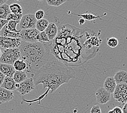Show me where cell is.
<instances>
[{
    "label": "cell",
    "mask_w": 127,
    "mask_h": 113,
    "mask_svg": "<svg viewBox=\"0 0 127 113\" xmlns=\"http://www.w3.org/2000/svg\"><path fill=\"white\" fill-rule=\"evenodd\" d=\"M95 34L87 28L80 29L69 24L60 26L56 38L49 45L51 54L67 66L82 65L97 53V49L89 50L84 46L86 40Z\"/></svg>",
    "instance_id": "1"
},
{
    "label": "cell",
    "mask_w": 127,
    "mask_h": 113,
    "mask_svg": "<svg viewBox=\"0 0 127 113\" xmlns=\"http://www.w3.org/2000/svg\"><path fill=\"white\" fill-rule=\"evenodd\" d=\"M75 74L72 68L58 60H48L32 77L35 86L41 84L43 88H47L46 92L38 100L40 101L46 96L49 91L53 93L64 84L68 83L71 79H75Z\"/></svg>",
    "instance_id": "2"
},
{
    "label": "cell",
    "mask_w": 127,
    "mask_h": 113,
    "mask_svg": "<svg viewBox=\"0 0 127 113\" xmlns=\"http://www.w3.org/2000/svg\"><path fill=\"white\" fill-rule=\"evenodd\" d=\"M50 42L30 43L22 41L19 47L21 59L24 60L27 64L25 72L31 74L32 77L49 60L51 54L49 48Z\"/></svg>",
    "instance_id": "3"
},
{
    "label": "cell",
    "mask_w": 127,
    "mask_h": 113,
    "mask_svg": "<svg viewBox=\"0 0 127 113\" xmlns=\"http://www.w3.org/2000/svg\"><path fill=\"white\" fill-rule=\"evenodd\" d=\"M21 58L19 48L4 50L0 57V63L13 65L17 60Z\"/></svg>",
    "instance_id": "4"
},
{
    "label": "cell",
    "mask_w": 127,
    "mask_h": 113,
    "mask_svg": "<svg viewBox=\"0 0 127 113\" xmlns=\"http://www.w3.org/2000/svg\"><path fill=\"white\" fill-rule=\"evenodd\" d=\"M113 96L115 101L120 104H125L127 102V84H117Z\"/></svg>",
    "instance_id": "5"
},
{
    "label": "cell",
    "mask_w": 127,
    "mask_h": 113,
    "mask_svg": "<svg viewBox=\"0 0 127 113\" xmlns=\"http://www.w3.org/2000/svg\"><path fill=\"white\" fill-rule=\"evenodd\" d=\"M36 21L37 20L34 14H28L23 15L19 24L20 30L22 31L29 29H35Z\"/></svg>",
    "instance_id": "6"
},
{
    "label": "cell",
    "mask_w": 127,
    "mask_h": 113,
    "mask_svg": "<svg viewBox=\"0 0 127 113\" xmlns=\"http://www.w3.org/2000/svg\"><path fill=\"white\" fill-rule=\"evenodd\" d=\"M22 40L20 38H9L0 36V47L4 50L20 47Z\"/></svg>",
    "instance_id": "7"
},
{
    "label": "cell",
    "mask_w": 127,
    "mask_h": 113,
    "mask_svg": "<svg viewBox=\"0 0 127 113\" xmlns=\"http://www.w3.org/2000/svg\"><path fill=\"white\" fill-rule=\"evenodd\" d=\"M39 33V32L35 28L22 30L20 33V39L24 42L30 43L36 42H37L36 38Z\"/></svg>",
    "instance_id": "8"
},
{
    "label": "cell",
    "mask_w": 127,
    "mask_h": 113,
    "mask_svg": "<svg viewBox=\"0 0 127 113\" xmlns=\"http://www.w3.org/2000/svg\"><path fill=\"white\" fill-rule=\"evenodd\" d=\"M35 85L32 77L27 78L26 79L20 83L19 88L16 90L21 95L24 96L29 94L35 89Z\"/></svg>",
    "instance_id": "9"
},
{
    "label": "cell",
    "mask_w": 127,
    "mask_h": 113,
    "mask_svg": "<svg viewBox=\"0 0 127 113\" xmlns=\"http://www.w3.org/2000/svg\"><path fill=\"white\" fill-rule=\"evenodd\" d=\"M96 96L97 102L100 104H105L111 100V94L106 90L101 87L96 91Z\"/></svg>",
    "instance_id": "10"
},
{
    "label": "cell",
    "mask_w": 127,
    "mask_h": 113,
    "mask_svg": "<svg viewBox=\"0 0 127 113\" xmlns=\"http://www.w3.org/2000/svg\"><path fill=\"white\" fill-rule=\"evenodd\" d=\"M102 41V40L99 38V34L98 36L94 35V36L86 40L84 42V46L87 50H89L97 49V48L100 45Z\"/></svg>",
    "instance_id": "11"
},
{
    "label": "cell",
    "mask_w": 127,
    "mask_h": 113,
    "mask_svg": "<svg viewBox=\"0 0 127 113\" xmlns=\"http://www.w3.org/2000/svg\"><path fill=\"white\" fill-rule=\"evenodd\" d=\"M70 14H73V15L78 16L79 17H80V18H83V19H84L85 21H89L92 22L93 21L94 23L95 22V20H102V17H104V16L106 15V13L103 14L102 15H96V14H95L94 13H89V12H86L83 13L82 14H75L71 12Z\"/></svg>",
    "instance_id": "12"
},
{
    "label": "cell",
    "mask_w": 127,
    "mask_h": 113,
    "mask_svg": "<svg viewBox=\"0 0 127 113\" xmlns=\"http://www.w3.org/2000/svg\"><path fill=\"white\" fill-rule=\"evenodd\" d=\"M13 92L2 87H0V104L6 103L14 98Z\"/></svg>",
    "instance_id": "13"
},
{
    "label": "cell",
    "mask_w": 127,
    "mask_h": 113,
    "mask_svg": "<svg viewBox=\"0 0 127 113\" xmlns=\"http://www.w3.org/2000/svg\"><path fill=\"white\" fill-rule=\"evenodd\" d=\"M46 34H47L48 38L50 41L54 40L57 36L58 32V27L53 22L49 24L48 27L46 28L45 31Z\"/></svg>",
    "instance_id": "14"
},
{
    "label": "cell",
    "mask_w": 127,
    "mask_h": 113,
    "mask_svg": "<svg viewBox=\"0 0 127 113\" xmlns=\"http://www.w3.org/2000/svg\"><path fill=\"white\" fill-rule=\"evenodd\" d=\"M0 72L3 74L5 76L13 78L15 73V70L12 65L0 63Z\"/></svg>",
    "instance_id": "15"
},
{
    "label": "cell",
    "mask_w": 127,
    "mask_h": 113,
    "mask_svg": "<svg viewBox=\"0 0 127 113\" xmlns=\"http://www.w3.org/2000/svg\"><path fill=\"white\" fill-rule=\"evenodd\" d=\"M117 84L115 82L113 77H108L105 79L104 82L103 88L110 94H113L115 88H116Z\"/></svg>",
    "instance_id": "16"
},
{
    "label": "cell",
    "mask_w": 127,
    "mask_h": 113,
    "mask_svg": "<svg viewBox=\"0 0 127 113\" xmlns=\"http://www.w3.org/2000/svg\"><path fill=\"white\" fill-rule=\"evenodd\" d=\"M117 84H127V72L123 70L118 71L113 77Z\"/></svg>",
    "instance_id": "17"
},
{
    "label": "cell",
    "mask_w": 127,
    "mask_h": 113,
    "mask_svg": "<svg viewBox=\"0 0 127 113\" xmlns=\"http://www.w3.org/2000/svg\"><path fill=\"white\" fill-rule=\"evenodd\" d=\"M15 84L16 83L15 82L13 78L5 76L3 82V84L1 87L7 89L9 91H13L16 89L15 87Z\"/></svg>",
    "instance_id": "18"
},
{
    "label": "cell",
    "mask_w": 127,
    "mask_h": 113,
    "mask_svg": "<svg viewBox=\"0 0 127 113\" xmlns=\"http://www.w3.org/2000/svg\"><path fill=\"white\" fill-rule=\"evenodd\" d=\"M27 75L25 71H15L13 78L16 83H21L23 81L27 79Z\"/></svg>",
    "instance_id": "19"
},
{
    "label": "cell",
    "mask_w": 127,
    "mask_h": 113,
    "mask_svg": "<svg viewBox=\"0 0 127 113\" xmlns=\"http://www.w3.org/2000/svg\"><path fill=\"white\" fill-rule=\"evenodd\" d=\"M49 24H50V22L47 19H42L40 20H37L36 23L35 29L39 32H44L46 28L48 27Z\"/></svg>",
    "instance_id": "20"
},
{
    "label": "cell",
    "mask_w": 127,
    "mask_h": 113,
    "mask_svg": "<svg viewBox=\"0 0 127 113\" xmlns=\"http://www.w3.org/2000/svg\"><path fill=\"white\" fill-rule=\"evenodd\" d=\"M13 66L15 71H26L27 69V64L24 60L19 59L14 63Z\"/></svg>",
    "instance_id": "21"
},
{
    "label": "cell",
    "mask_w": 127,
    "mask_h": 113,
    "mask_svg": "<svg viewBox=\"0 0 127 113\" xmlns=\"http://www.w3.org/2000/svg\"><path fill=\"white\" fill-rule=\"evenodd\" d=\"M11 13L9 5L5 3L0 6V19L6 20L8 15Z\"/></svg>",
    "instance_id": "22"
},
{
    "label": "cell",
    "mask_w": 127,
    "mask_h": 113,
    "mask_svg": "<svg viewBox=\"0 0 127 113\" xmlns=\"http://www.w3.org/2000/svg\"><path fill=\"white\" fill-rule=\"evenodd\" d=\"M20 21H8V24L5 26V29L6 30L13 32L15 33H20L21 30H17L16 26L19 24Z\"/></svg>",
    "instance_id": "23"
},
{
    "label": "cell",
    "mask_w": 127,
    "mask_h": 113,
    "mask_svg": "<svg viewBox=\"0 0 127 113\" xmlns=\"http://www.w3.org/2000/svg\"><path fill=\"white\" fill-rule=\"evenodd\" d=\"M10 13L14 14H22L23 9L21 5L17 3H14L9 5Z\"/></svg>",
    "instance_id": "24"
},
{
    "label": "cell",
    "mask_w": 127,
    "mask_h": 113,
    "mask_svg": "<svg viewBox=\"0 0 127 113\" xmlns=\"http://www.w3.org/2000/svg\"><path fill=\"white\" fill-rule=\"evenodd\" d=\"M37 41L41 42V43H47L50 42V41L49 40L47 34H46L45 32H40L37 36Z\"/></svg>",
    "instance_id": "25"
},
{
    "label": "cell",
    "mask_w": 127,
    "mask_h": 113,
    "mask_svg": "<svg viewBox=\"0 0 127 113\" xmlns=\"http://www.w3.org/2000/svg\"><path fill=\"white\" fill-rule=\"evenodd\" d=\"M3 37L9 38H20V33L13 32L9 31L5 29L3 33Z\"/></svg>",
    "instance_id": "26"
},
{
    "label": "cell",
    "mask_w": 127,
    "mask_h": 113,
    "mask_svg": "<svg viewBox=\"0 0 127 113\" xmlns=\"http://www.w3.org/2000/svg\"><path fill=\"white\" fill-rule=\"evenodd\" d=\"M46 2L48 5L53 7H59L60 5L66 2V0H47Z\"/></svg>",
    "instance_id": "27"
},
{
    "label": "cell",
    "mask_w": 127,
    "mask_h": 113,
    "mask_svg": "<svg viewBox=\"0 0 127 113\" xmlns=\"http://www.w3.org/2000/svg\"><path fill=\"white\" fill-rule=\"evenodd\" d=\"M107 45L111 48L116 47L118 45V40L115 37H111L108 38L107 40Z\"/></svg>",
    "instance_id": "28"
},
{
    "label": "cell",
    "mask_w": 127,
    "mask_h": 113,
    "mask_svg": "<svg viewBox=\"0 0 127 113\" xmlns=\"http://www.w3.org/2000/svg\"><path fill=\"white\" fill-rule=\"evenodd\" d=\"M23 15L22 14H14L10 13L8 15L6 20L8 21H20Z\"/></svg>",
    "instance_id": "29"
},
{
    "label": "cell",
    "mask_w": 127,
    "mask_h": 113,
    "mask_svg": "<svg viewBox=\"0 0 127 113\" xmlns=\"http://www.w3.org/2000/svg\"><path fill=\"white\" fill-rule=\"evenodd\" d=\"M34 16H35V17L37 21V20H40L44 19L43 17L45 16V11L42 9L38 10L36 11L35 14H34Z\"/></svg>",
    "instance_id": "30"
},
{
    "label": "cell",
    "mask_w": 127,
    "mask_h": 113,
    "mask_svg": "<svg viewBox=\"0 0 127 113\" xmlns=\"http://www.w3.org/2000/svg\"><path fill=\"white\" fill-rule=\"evenodd\" d=\"M90 113H102L101 109L98 105H95L91 108Z\"/></svg>",
    "instance_id": "31"
},
{
    "label": "cell",
    "mask_w": 127,
    "mask_h": 113,
    "mask_svg": "<svg viewBox=\"0 0 127 113\" xmlns=\"http://www.w3.org/2000/svg\"><path fill=\"white\" fill-rule=\"evenodd\" d=\"M8 21L7 20H3V19H0V31H1L2 28H3L4 26H6L8 24Z\"/></svg>",
    "instance_id": "32"
},
{
    "label": "cell",
    "mask_w": 127,
    "mask_h": 113,
    "mask_svg": "<svg viewBox=\"0 0 127 113\" xmlns=\"http://www.w3.org/2000/svg\"><path fill=\"white\" fill-rule=\"evenodd\" d=\"M112 110L115 113H123L122 109L120 107H115Z\"/></svg>",
    "instance_id": "33"
},
{
    "label": "cell",
    "mask_w": 127,
    "mask_h": 113,
    "mask_svg": "<svg viewBox=\"0 0 127 113\" xmlns=\"http://www.w3.org/2000/svg\"><path fill=\"white\" fill-rule=\"evenodd\" d=\"M5 77V76H4V75L2 73H1V72H0V87L1 86L2 84H3V82Z\"/></svg>",
    "instance_id": "34"
},
{
    "label": "cell",
    "mask_w": 127,
    "mask_h": 113,
    "mask_svg": "<svg viewBox=\"0 0 127 113\" xmlns=\"http://www.w3.org/2000/svg\"><path fill=\"white\" fill-rule=\"evenodd\" d=\"M123 113H127V102L124 104V106L122 109Z\"/></svg>",
    "instance_id": "35"
},
{
    "label": "cell",
    "mask_w": 127,
    "mask_h": 113,
    "mask_svg": "<svg viewBox=\"0 0 127 113\" xmlns=\"http://www.w3.org/2000/svg\"><path fill=\"white\" fill-rule=\"evenodd\" d=\"M78 22H79V24L80 25H83L85 24V20L84 19H83V18H80L78 20Z\"/></svg>",
    "instance_id": "36"
},
{
    "label": "cell",
    "mask_w": 127,
    "mask_h": 113,
    "mask_svg": "<svg viewBox=\"0 0 127 113\" xmlns=\"http://www.w3.org/2000/svg\"><path fill=\"white\" fill-rule=\"evenodd\" d=\"M7 1V0H0V6L1 5L5 4Z\"/></svg>",
    "instance_id": "37"
},
{
    "label": "cell",
    "mask_w": 127,
    "mask_h": 113,
    "mask_svg": "<svg viewBox=\"0 0 127 113\" xmlns=\"http://www.w3.org/2000/svg\"><path fill=\"white\" fill-rule=\"evenodd\" d=\"M20 86V84L19 83H16L15 84V87H16V89H18L19 88Z\"/></svg>",
    "instance_id": "38"
},
{
    "label": "cell",
    "mask_w": 127,
    "mask_h": 113,
    "mask_svg": "<svg viewBox=\"0 0 127 113\" xmlns=\"http://www.w3.org/2000/svg\"><path fill=\"white\" fill-rule=\"evenodd\" d=\"M108 113H114V112L113 111V110L111 109V110H110V111H109Z\"/></svg>",
    "instance_id": "39"
},
{
    "label": "cell",
    "mask_w": 127,
    "mask_h": 113,
    "mask_svg": "<svg viewBox=\"0 0 127 113\" xmlns=\"http://www.w3.org/2000/svg\"><path fill=\"white\" fill-rule=\"evenodd\" d=\"M1 54H2V51H1V48H0V57H1Z\"/></svg>",
    "instance_id": "40"
}]
</instances>
